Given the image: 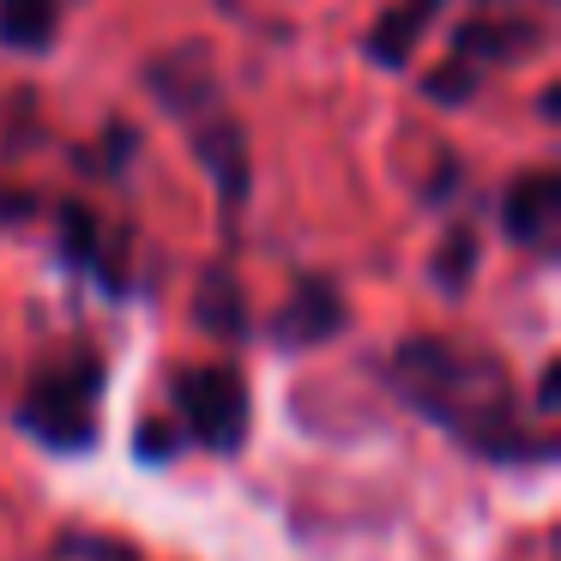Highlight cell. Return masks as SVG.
Returning a JSON list of instances; mask_svg holds the SVG:
<instances>
[{"instance_id":"277c9868","label":"cell","mask_w":561,"mask_h":561,"mask_svg":"<svg viewBox=\"0 0 561 561\" xmlns=\"http://www.w3.org/2000/svg\"><path fill=\"white\" fill-rule=\"evenodd\" d=\"M339 320H344L339 290H332V284H302L296 302L278 314V339L284 344H314V339H327V332H339Z\"/></svg>"},{"instance_id":"8992f818","label":"cell","mask_w":561,"mask_h":561,"mask_svg":"<svg viewBox=\"0 0 561 561\" xmlns=\"http://www.w3.org/2000/svg\"><path fill=\"white\" fill-rule=\"evenodd\" d=\"M440 0H404L399 13H387L375 31H368V55H375L380 67H404V55L416 49V37H423V25L435 19Z\"/></svg>"},{"instance_id":"6da1fadb","label":"cell","mask_w":561,"mask_h":561,"mask_svg":"<svg viewBox=\"0 0 561 561\" xmlns=\"http://www.w3.org/2000/svg\"><path fill=\"white\" fill-rule=\"evenodd\" d=\"M98 387H103V368L91 356L43 375L25 392V428L43 435L49 447H91V435H98Z\"/></svg>"},{"instance_id":"7a4b0ae2","label":"cell","mask_w":561,"mask_h":561,"mask_svg":"<svg viewBox=\"0 0 561 561\" xmlns=\"http://www.w3.org/2000/svg\"><path fill=\"white\" fill-rule=\"evenodd\" d=\"M175 404H182L194 440H206L211 453H236L248 440V380L230 363L187 368L175 380Z\"/></svg>"},{"instance_id":"52a82bcc","label":"cell","mask_w":561,"mask_h":561,"mask_svg":"<svg viewBox=\"0 0 561 561\" xmlns=\"http://www.w3.org/2000/svg\"><path fill=\"white\" fill-rule=\"evenodd\" d=\"M531 25H465L453 37V61H507L513 43H531Z\"/></svg>"},{"instance_id":"5b68a950","label":"cell","mask_w":561,"mask_h":561,"mask_svg":"<svg viewBox=\"0 0 561 561\" xmlns=\"http://www.w3.org/2000/svg\"><path fill=\"white\" fill-rule=\"evenodd\" d=\"M61 25V0H0V43L19 55H37L55 43Z\"/></svg>"},{"instance_id":"3957f363","label":"cell","mask_w":561,"mask_h":561,"mask_svg":"<svg viewBox=\"0 0 561 561\" xmlns=\"http://www.w3.org/2000/svg\"><path fill=\"white\" fill-rule=\"evenodd\" d=\"M501 218H507V236L525 248H543L549 236H556V218H561V182L549 170H531L519 175V182L507 187V206H501Z\"/></svg>"},{"instance_id":"ba28073f","label":"cell","mask_w":561,"mask_h":561,"mask_svg":"<svg viewBox=\"0 0 561 561\" xmlns=\"http://www.w3.org/2000/svg\"><path fill=\"white\" fill-rule=\"evenodd\" d=\"M471 85H477V73L465 61H453V67H440V73H428V91H435V103H465L471 98Z\"/></svg>"}]
</instances>
